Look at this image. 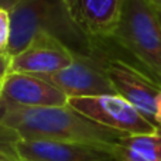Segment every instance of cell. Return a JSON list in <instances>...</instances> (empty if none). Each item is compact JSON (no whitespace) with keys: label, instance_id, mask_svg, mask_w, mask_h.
<instances>
[{"label":"cell","instance_id":"6da1fadb","mask_svg":"<svg viewBox=\"0 0 161 161\" xmlns=\"http://www.w3.org/2000/svg\"><path fill=\"white\" fill-rule=\"evenodd\" d=\"M0 122L21 140L114 144L126 134L95 123L69 105L48 108H0Z\"/></svg>","mask_w":161,"mask_h":161},{"label":"cell","instance_id":"7a4b0ae2","mask_svg":"<svg viewBox=\"0 0 161 161\" xmlns=\"http://www.w3.org/2000/svg\"><path fill=\"white\" fill-rule=\"evenodd\" d=\"M41 33L57 37L74 53L99 51L97 45L74 24L62 0H24L10 11V40L6 53L10 57L19 54Z\"/></svg>","mask_w":161,"mask_h":161},{"label":"cell","instance_id":"3957f363","mask_svg":"<svg viewBox=\"0 0 161 161\" xmlns=\"http://www.w3.org/2000/svg\"><path fill=\"white\" fill-rule=\"evenodd\" d=\"M110 40L161 83V21L148 0H122L120 17Z\"/></svg>","mask_w":161,"mask_h":161},{"label":"cell","instance_id":"277c9868","mask_svg":"<svg viewBox=\"0 0 161 161\" xmlns=\"http://www.w3.org/2000/svg\"><path fill=\"white\" fill-rule=\"evenodd\" d=\"M68 105L97 125L126 136L151 134L161 129L146 119L133 105L119 95L69 97Z\"/></svg>","mask_w":161,"mask_h":161},{"label":"cell","instance_id":"5b68a950","mask_svg":"<svg viewBox=\"0 0 161 161\" xmlns=\"http://www.w3.org/2000/svg\"><path fill=\"white\" fill-rule=\"evenodd\" d=\"M45 78L69 97H89L117 95L106 72V55L100 51L93 54L75 53L68 67Z\"/></svg>","mask_w":161,"mask_h":161},{"label":"cell","instance_id":"8992f818","mask_svg":"<svg viewBox=\"0 0 161 161\" xmlns=\"http://www.w3.org/2000/svg\"><path fill=\"white\" fill-rule=\"evenodd\" d=\"M106 72L116 93L157 126V99L161 92V83L151 78L140 67L117 57L106 55Z\"/></svg>","mask_w":161,"mask_h":161},{"label":"cell","instance_id":"52a82bcc","mask_svg":"<svg viewBox=\"0 0 161 161\" xmlns=\"http://www.w3.org/2000/svg\"><path fill=\"white\" fill-rule=\"evenodd\" d=\"M74 53L67 44L47 33L37 34L25 48L11 57L8 72L48 76L72 62Z\"/></svg>","mask_w":161,"mask_h":161},{"label":"cell","instance_id":"ba28073f","mask_svg":"<svg viewBox=\"0 0 161 161\" xmlns=\"http://www.w3.org/2000/svg\"><path fill=\"white\" fill-rule=\"evenodd\" d=\"M68 105V96L45 78L8 72L0 92V108H48Z\"/></svg>","mask_w":161,"mask_h":161},{"label":"cell","instance_id":"9c48e42d","mask_svg":"<svg viewBox=\"0 0 161 161\" xmlns=\"http://www.w3.org/2000/svg\"><path fill=\"white\" fill-rule=\"evenodd\" d=\"M17 153L21 161H119L113 144L20 140Z\"/></svg>","mask_w":161,"mask_h":161},{"label":"cell","instance_id":"30bf717a","mask_svg":"<svg viewBox=\"0 0 161 161\" xmlns=\"http://www.w3.org/2000/svg\"><path fill=\"white\" fill-rule=\"evenodd\" d=\"M62 3L74 24L93 44L110 40L119 21L122 0H62Z\"/></svg>","mask_w":161,"mask_h":161},{"label":"cell","instance_id":"8fae6325","mask_svg":"<svg viewBox=\"0 0 161 161\" xmlns=\"http://www.w3.org/2000/svg\"><path fill=\"white\" fill-rule=\"evenodd\" d=\"M119 161H161V129L151 134L125 136L113 144Z\"/></svg>","mask_w":161,"mask_h":161},{"label":"cell","instance_id":"7c38bea8","mask_svg":"<svg viewBox=\"0 0 161 161\" xmlns=\"http://www.w3.org/2000/svg\"><path fill=\"white\" fill-rule=\"evenodd\" d=\"M21 140L16 130L0 122V161H21L17 144Z\"/></svg>","mask_w":161,"mask_h":161},{"label":"cell","instance_id":"4fadbf2b","mask_svg":"<svg viewBox=\"0 0 161 161\" xmlns=\"http://www.w3.org/2000/svg\"><path fill=\"white\" fill-rule=\"evenodd\" d=\"M10 40V13L0 7V53H6Z\"/></svg>","mask_w":161,"mask_h":161},{"label":"cell","instance_id":"5bb4252c","mask_svg":"<svg viewBox=\"0 0 161 161\" xmlns=\"http://www.w3.org/2000/svg\"><path fill=\"white\" fill-rule=\"evenodd\" d=\"M10 61H11V57L7 53H0V80L4 79V76L8 74Z\"/></svg>","mask_w":161,"mask_h":161},{"label":"cell","instance_id":"9a60e30c","mask_svg":"<svg viewBox=\"0 0 161 161\" xmlns=\"http://www.w3.org/2000/svg\"><path fill=\"white\" fill-rule=\"evenodd\" d=\"M21 2H24V0H0V7L10 13V11L13 10L16 6H19Z\"/></svg>","mask_w":161,"mask_h":161},{"label":"cell","instance_id":"2e32d148","mask_svg":"<svg viewBox=\"0 0 161 161\" xmlns=\"http://www.w3.org/2000/svg\"><path fill=\"white\" fill-rule=\"evenodd\" d=\"M156 122H157V126H158V127H161V92H160V95H158V99H157Z\"/></svg>","mask_w":161,"mask_h":161},{"label":"cell","instance_id":"e0dca14e","mask_svg":"<svg viewBox=\"0 0 161 161\" xmlns=\"http://www.w3.org/2000/svg\"><path fill=\"white\" fill-rule=\"evenodd\" d=\"M148 2L154 6V8H156L157 11H161V0H148Z\"/></svg>","mask_w":161,"mask_h":161},{"label":"cell","instance_id":"ac0fdd59","mask_svg":"<svg viewBox=\"0 0 161 161\" xmlns=\"http://www.w3.org/2000/svg\"><path fill=\"white\" fill-rule=\"evenodd\" d=\"M2 83H3V80H0V92H2Z\"/></svg>","mask_w":161,"mask_h":161},{"label":"cell","instance_id":"d6986e66","mask_svg":"<svg viewBox=\"0 0 161 161\" xmlns=\"http://www.w3.org/2000/svg\"><path fill=\"white\" fill-rule=\"evenodd\" d=\"M158 17H160V21H161V11H158Z\"/></svg>","mask_w":161,"mask_h":161}]
</instances>
